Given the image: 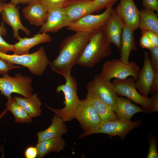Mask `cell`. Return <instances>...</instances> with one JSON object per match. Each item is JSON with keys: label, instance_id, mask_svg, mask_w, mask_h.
<instances>
[{"label": "cell", "instance_id": "8", "mask_svg": "<svg viewBox=\"0 0 158 158\" xmlns=\"http://www.w3.org/2000/svg\"><path fill=\"white\" fill-rule=\"evenodd\" d=\"M32 80L29 76L17 73L14 76L8 74L0 78V92L1 94L7 98L16 93L24 97L31 96L33 91L31 84Z\"/></svg>", "mask_w": 158, "mask_h": 158}, {"label": "cell", "instance_id": "39", "mask_svg": "<svg viewBox=\"0 0 158 158\" xmlns=\"http://www.w3.org/2000/svg\"><path fill=\"white\" fill-rule=\"evenodd\" d=\"M3 2L0 3V14L3 9ZM4 23L3 21L0 25V35L2 36L6 35L7 32V30L4 26Z\"/></svg>", "mask_w": 158, "mask_h": 158}, {"label": "cell", "instance_id": "40", "mask_svg": "<svg viewBox=\"0 0 158 158\" xmlns=\"http://www.w3.org/2000/svg\"><path fill=\"white\" fill-rule=\"evenodd\" d=\"M153 101L154 112L158 111V92L152 94L151 97Z\"/></svg>", "mask_w": 158, "mask_h": 158}, {"label": "cell", "instance_id": "32", "mask_svg": "<svg viewBox=\"0 0 158 158\" xmlns=\"http://www.w3.org/2000/svg\"><path fill=\"white\" fill-rule=\"evenodd\" d=\"M149 148L147 154V158H157L158 154L157 148V140L156 138L152 137L150 140Z\"/></svg>", "mask_w": 158, "mask_h": 158}, {"label": "cell", "instance_id": "44", "mask_svg": "<svg viewBox=\"0 0 158 158\" xmlns=\"http://www.w3.org/2000/svg\"><path fill=\"white\" fill-rule=\"evenodd\" d=\"M3 0H0V3L3 2Z\"/></svg>", "mask_w": 158, "mask_h": 158}, {"label": "cell", "instance_id": "4", "mask_svg": "<svg viewBox=\"0 0 158 158\" xmlns=\"http://www.w3.org/2000/svg\"><path fill=\"white\" fill-rule=\"evenodd\" d=\"M0 58L12 64L25 67L31 73L37 76L42 75L50 63L42 47L34 52L22 55L9 54L0 52Z\"/></svg>", "mask_w": 158, "mask_h": 158}, {"label": "cell", "instance_id": "10", "mask_svg": "<svg viewBox=\"0 0 158 158\" xmlns=\"http://www.w3.org/2000/svg\"><path fill=\"white\" fill-rule=\"evenodd\" d=\"M86 88L87 91L94 93L113 110L118 95L110 80L101 79L98 75H96L88 83Z\"/></svg>", "mask_w": 158, "mask_h": 158}, {"label": "cell", "instance_id": "3", "mask_svg": "<svg viewBox=\"0 0 158 158\" xmlns=\"http://www.w3.org/2000/svg\"><path fill=\"white\" fill-rule=\"evenodd\" d=\"M66 83L58 85L56 89L57 92H62L64 95V107L61 109H53L46 104L48 108L55 115L64 122L70 121L74 118V115L80 100L77 95V83L71 74L64 77Z\"/></svg>", "mask_w": 158, "mask_h": 158}, {"label": "cell", "instance_id": "23", "mask_svg": "<svg viewBox=\"0 0 158 158\" xmlns=\"http://www.w3.org/2000/svg\"><path fill=\"white\" fill-rule=\"evenodd\" d=\"M85 99L95 108L102 122L118 119L116 113L111 108L93 93L87 91Z\"/></svg>", "mask_w": 158, "mask_h": 158}, {"label": "cell", "instance_id": "5", "mask_svg": "<svg viewBox=\"0 0 158 158\" xmlns=\"http://www.w3.org/2000/svg\"><path fill=\"white\" fill-rule=\"evenodd\" d=\"M140 68L133 61L125 63L117 59L104 62L99 77L101 79L110 80L112 78L123 79L131 77L135 80L138 76Z\"/></svg>", "mask_w": 158, "mask_h": 158}, {"label": "cell", "instance_id": "11", "mask_svg": "<svg viewBox=\"0 0 158 158\" xmlns=\"http://www.w3.org/2000/svg\"><path fill=\"white\" fill-rule=\"evenodd\" d=\"M86 132L96 127L102 121L96 110L85 98L80 100L74 115Z\"/></svg>", "mask_w": 158, "mask_h": 158}, {"label": "cell", "instance_id": "26", "mask_svg": "<svg viewBox=\"0 0 158 158\" xmlns=\"http://www.w3.org/2000/svg\"><path fill=\"white\" fill-rule=\"evenodd\" d=\"M66 144L65 140L61 137L38 142L35 146L37 150L38 157L42 158L51 152L59 153L63 150Z\"/></svg>", "mask_w": 158, "mask_h": 158}, {"label": "cell", "instance_id": "17", "mask_svg": "<svg viewBox=\"0 0 158 158\" xmlns=\"http://www.w3.org/2000/svg\"><path fill=\"white\" fill-rule=\"evenodd\" d=\"M124 24L116 13L115 8L103 27L107 38L111 43L120 50L121 38Z\"/></svg>", "mask_w": 158, "mask_h": 158}, {"label": "cell", "instance_id": "22", "mask_svg": "<svg viewBox=\"0 0 158 158\" xmlns=\"http://www.w3.org/2000/svg\"><path fill=\"white\" fill-rule=\"evenodd\" d=\"M134 32L124 24L121 38L120 59L125 63L129 61V56L131 51L137 50Z\"/></svg>", "mask_w": 158, "mask_h": 158}, {"label": "cell", "instance_id": "2", "mask_svg": "<svg viewBox=\"0 0 158 158\" xmlns=\"http://www.w3.org/2000/svg\"><path fill=\"white\" fill-rule=\"evenodd\" d=\"M111 44L103 27L98 29L94 32L76 64L86 68L93 67L111 54Z\"/></svg>", "mask_w": 158, "mask_h": 158}, {"label": "cell", "instance_id": "6", "mask_svg": "<svg viewBox=\"0 0 158 158\" xmlns=\"http://www.w3.org/2000/svg\"><path fill=\"white\" fill-rule=\"evenodd\" d=\"M142 121V120L131 122L124 119H117L102 122L96 127L81 134L80 138L94 134L102 133L108 135L109 138L118 136L123 140L130 130L140 125Z\"/></svg>", "mask_w": 158, "mask_h": 158}, {"label": "cell", "instance_id": "21", "mask_svg": "<svg viewBox=\"0 0 158 158\" xmlns=\"http://www.w3.org/2000/svg\"><path fill=\"white\" fill-rule=\"evenodd\" d=\"M64 122L61 118L55 115L52 119L51 125L48 128L37 132V142L61 137L63 135L66 133L68 130Z\"/></svg>", "mask_w": 158, "mask_h": 158}, {"label": "cell", "instance_id": "16", "mask_svg": "<svg viewBox=\"0 0 158 158\" xmlns=\"http://www.w3.org/2000/svg\"><path fill=\"white\" fill-rule=\"evenodd\" d=\"M154 76V72L151 65L149 53L147 51H145L143 66L140 69L138 78L135 82L137 89L142 96L148 97Z\"/></svg>", "mask_w": 158, "mask_h": 158}, {"label": "cell", "instance_id": "30", "mask_svg": "<svg viewBox=\"0 0 158 158\" xmlns=\"http://www.w3.org/2000/svg\"><path fill=\"white\" fill-rule=\"evenodd\" d=\"M150 61L154 71H158V46L152 47L150 50Z\"/></svg>", "mask_w": 158, "mask_h": 158}, {"label": "cell", "instance_id": "45", "mask_svg": "<svg viewBox=\"0 0 158 158\" xmlns=\"http://www.w3.org/2000/svg\"><path fill=\"white\" fill-rule=\"evenodd\" d=\"M5 0H3V1H5Z\"/></svg>", "mask_w": 158, "mask_h": 158}, {"label": "cell", "instance_id": "27", "mask_svg": "<svg viewBox=\"0 0 158 158\" xmlns=\"http://www.w3.org/2000/svg\"><path fill=\"white\" fill-rule=\"evenodd\" d=\"M7 98L6 109L13 114L16 122L28 123L32 121V118L17 103L13 97L11 96Z\"/></svg>", "mask_w": 158, "mask_h": 158}, {"label": "cell", "instance_id": "38", "mask_svg": "<svg viewBox=\"0 0 158 158\" xmlns=\"http://www.w3.org/2000/svg\"><path fill=\"white\" fill-rule=\"evenodd\" d=\"M141 33H145L148 36L153 47L158 46V34L150 31H144Z\"/></svg>", "mask_w": 158, "mask_h": 158}, {"label": "cell", "instance_id": "7", "mask_svg": "<svg viewBox=\"0 0 158 158\" xmlns=\"http://www.w3.org/2000/svg\"><path fill=\"white\" fill-rule=\"evenodd\" d=\"M135 80L133 77H129L123 79H115L112 83L118 95L126 97L130 100L140 104L146 112H154L152 98L143 96L138 92Z\"/></svg>", "mask_w": 158, "mask_h": 158}, {"label": "cell", "instance_id": "35", "mask_svg": "<svg viewBox=\"0 0 158 158\" xmlns=\"http://www.w3.org/2000/svg\"><path fill=\"white\" fill-rule=\"evenodd\" d=\"M139 44L142 48L149 50L153 47L150 38L144 33H142V35L139 40Z\"/></svg>", "mask_w": 158, "mask_h": 158}, {"label": "cell", "instance_id": "19", "mask_svg": "<svg viewBox=\"0 0 158 158\" xmlns=\"http://www.w3.org/2000/svg\"><path fill=\"white\" fill-rule=\"evenodd\" d=\"M22 12L24 18L31 25L41 26L47 19V12L40 1L28 4L23 9Z\"/></svg>", "mask_w": 158, "mask_h": 158}, {"label": "cell", "instance_id": "12", "mask_svg": "<svg viewBox=\"0 0 158 158\" xmlns=\"http://www.w3.org/2000/svg\"><path fill=\"white\" fill-rule=\"evenodd\" d=\"M115 10L124 25L134 31L139 28L140 11L134 0H120Z\"/></svg>", "mask_w": 158, "mask_h": 158}, {"label": "cell", "instance_id": "15", "mask_svg": "<svg viewBox=\"0 0 158 158\" xmlns=\"http://www.w3.org/2000/svg\"><path fill=\"white\" fill-rule=\"evenodd\" d=\"M19 9V7L10 3H6L3 2V9L1 13L3 21L11 27L13 37L18 40L20 37L19 33V30L23 32L27 35L29 36L31 34L30 30L21 23Z\"/></svg>", "mask_w": 158, "mask_h": 158}, {"label": "cell", "instance_id": "41", "mask_svg": "<svg viewBox=\"0 0 158 158\" xmlns=\"http://www.w3.org/2000/svg\"><path fill=\"white\" fill-rule=\"evenodd\" d=\"M40 0H20V4H28L33 2L40 1Z\"/></svg>", "mask_w": 158, "mask_h": 158}, {"label": "cell", "instance_id": "20", "mask_svg": "<svg viewBox=\"0 0 158 158\" xmlns=\"http://www.w3.org/2000/svg\"><path fill=\"white\" fill-rule=\"evenodd\" d=\"M118 119H124L131 121L135 114L146 112L142 108L132 103L128 99L123 97H117L113 109Z\"/></svg>", "mask_w": 158, "mask_h": 158}, {"label": "cell", "instance_id": "43", "mask_svg": "<svg viewBox=\"0 0 158 158\" xmlns=\"http://www.w3.org/2000/svg\"><path fill=\"white\" fill-rule=\"evenodd\" d=\"M20 0H10V3L16 6L20 4Z\"/></svg>", "mask_w": 158, "mask_h": 158}, {"label": "cell", "instance_id": "31", "mask_svg": "<svg viewBox=\"0 0 158 158\" xmlns=\"http://www.w3.org/2000/svg\"><path fill=\"white\" fill-rule=\"evenodd\" d=\"M118 0H93L94 3L96 7L97 12L109 7L113 6Z\"/></svg>", "mask_w": 158, "mask_h": 158}, {"label": "cell", "instance_id": "28", "mask_svg": "<svg viewBox=\"0 0 158 158\" xmlns=\"http://www.w3.org/2000/svg\"><path fill=\"white\" fill-rule=\"evenodd\" d=\"M67 0H40L45 10L47 12L49 9L56 7H63Z\"/></svg>", "mask_w": 158, "mask_h": 158}, {"label": "cell", "instance_id": "34", "mask_svg": "<svg viewBox=\"0 0 158 158\" xmlns=\"http://www.w3.org/2000/svg\"><path fill=\"white\" fill-rule=\"evenodd\" d=\"M142 5L144 8L158 11V0H142Z\"/></svg>", "mask_w": 158, "mask_h": 158}, {"label": "cell", "instance_id": "1", "mask_svg": "<svg viewBox=\"0 0 158 158\" xmlns=\"http://www.w3.org/2000/svg\"><path fill=\"white\" fill-rule=\"evenodd\" d=\"M95 31L76 32L65 38L60 44L58 56L50 62L49 65L52 70L64 78L70 74L72 68L76 64Z\"/></svg>", "mask_w": 158, "mask_h": 158}, {"label": "cell", "instance_id": "37", "mask_svg": "<svg viewBox=\"0 0 158 158\" xmlns=\"http://www.w3.org/2000/svg\"><path fill=\"white\" fill-rule=\"evenodd\" d=\"M154 72V78L150 93L152 94L158 92V71Z\"/></svg>", "mask_w": 158, "mask_h": 158}, {"label": "cell", "instance_id": "18", "mask_svg": "<svg viewBox=\"0 0 158 158\" xmlns=\"http://www.w3.org/2000/svg\"><path fill=\"white\" fill-rule=\"evenodd\" d=\"M18 42L13 44V54L22 55L29 53L30 49L43 43L49 42L52 41L51 36L47 33L40 32L34 35L31 37H20Z\"/></svg>", "mask_w": 158, "mask_h": 158}, {"label": "cell", "instance_id": "36", "mask_svg": "<svg viewBox=\"0 0 158 158\" xmlns=\"http://www.w3.org/2000/svg\"><path fill=\"white\" fill-rule=\"evenodd\" d=\"M24 154L26 158H36L38 155L37 147L32 146L27 147L24 151Z\"/></svg>", "mask_w": 158, "mask_h": 158}, {"label": "cell", "instance_id": "9", "mask_svg": "<svg viewBox=\"0 0 158 158\" xmlns=\"http://www.w3.org/2000/svg\"><path fill=\"white\" fill-rule=\"evenodd\" d=\"M113 10V6H109L106 8L105 10L100 14L88 15L71 22L67 27V29L76 32H94L104 26Z\"/></svg>", "mask_w": 158, "mask_h": 158}, {"label": "cell", "instance_id": "29", "mask_svg": "<svg viewBox=\"0 0 158 158\" xmlns=\"http://www.w3.org/2000/svg\"><path fill=\"white\" fill-rule=\"evenodd\" d=\"M23 67L15 65L0 58V74L3 75L8 74L11 70L22 68Z\"/></svg>", "mask_w": 158, "mask_h": 158}, {"label": "cell", "instance_id": "14", "mask_svg": "<svg viewBox=\"0 0 158 158\" xmlns=\"http://www.w3.org/2000/svg\"><path fill=\"white\" fill-rule=\"evenodd\" d=\"M63 7L71 23L97 12L92 0H67Z\"/></svg>", "mask_w": 158, "mask_h": 158}, {"label": "cell", "instance_id": "33", "mask_svg": "<svg viewBox=\"0 0 158 158\" xmlns=\"http://www.w3.org/2000/svg\"><path fill=\"white\" fill-rule=\"evenodd\" d=\"M14 50L13 44H9L6 42L0 35V52L6 53Z\"/></svg>", "mask_w": 158, "mask_h": 158}, {"label": "cell", "instance_id": "46", "mask_svg": "<svg viewBox=\"0 0 158 158\" xmlns=\"http://www.w3.org/2000/svg\"></svg>", "mask_w": 158, "mask_h": 158}, {"label": "cell", "instance_id": "42", "mask_svg": "<svg viewBox=\"0 0 158 158\" xmlns=\"http://www.w3.org/2000/svg\"><path fill=\"white\" fill-rule=\"evenodd\" d=\"M8 110L7 109H4L0 114V120L1 119L7 114Z\"/></svg>", "mask_w": 158, "mask_h": 158}, {"label": "cell", "instance_id": "24", "mask_svg": "<svg viewBox=\"0 0 158 158\" xmlns=\"http://www.w3.org/2000/svg\"><path fill=\"white\" fill-rule=\"evenodd\" d=\"M139 28L141 32L150 31L158 34L157 13L146 8L140 11Z\"/></svg>", "mask_w": 158, "mask_h": 158}, {"label": "cell", "instance_id": "25", "mask_svg": "<svg viewBox=\"0 0 158 158\" xmlns=\"http://www.w3.org/2000/svg\"><path fill=\"white\" fill-rule=\"evenodd\" d=\"M13 98L32 118L37 117L41 114L42 103L37 94L29 97L14 96Z\"/></svg>", "mask_w": 158, "mask_h": 158}, {"label": "cell", "instance_id": "13", "mask_svg": "<svg viewBox=\"0 0 158 158\" xmlns=\"http://www.w3.org/2000/svg\"><path fill=\"white\" fill-rule=\"evenodd\" d=\"M63 7H54L47 11V18L40 29V32H56L71 23Z\"/></svg>", "mask_w": 158, "mask_h": 158}]
</instances>
